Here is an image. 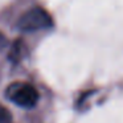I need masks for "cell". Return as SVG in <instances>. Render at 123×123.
<instances>
[{
    "mask_svg": "<svg viewBox=\"0 0 123 123\" xmlns=\"http://www.w3.org/2000/svg\"><path fill=\"white\" fill-rule=\"evenodd\" d=\"M7 98L20 107H33L38 102V91L35 86L25 82H15L6 91Z\"/></svg>",
    "mask_w": 123,
    "mask_h": 123,
    "instance_id": "2",
    "label": "cell"
},
{
    "mask_svg": "<svg viewBox=\"0 0 123 123\" xmlns=\"http://www.w3.org/2000/svg\"><path fill=\"white\" fill-rule=\"evenodd\" d=\"M53 25V19L49 15L48 11H45L41 7H35L27 11L19 19L17 27L24 32H35L40 29H46Z\"/></svg>",
    "mask_w": 123,
    "mask_h": 123,
    "instance_id": "1",
    "label": "cell"
},
{
    "mask_svg": "<svg viewBox=\"0 0 123 123\" xmlns=\"http://www.w3.org/2000/svg\"><path fill=\"white\" fill-rule=\"evenodd\" d=\"M0 123H13L11 112L1 105H0Z\"/></svg>",
    "mask_w": 123,
    "mask_h": 123,
    "instance_id": "3",
    "label": "cell"
},
{
    "mask_svg": "<svg viewBox=\"0 0 123 123\" xmlns=\"http://www.w3.org/2000/svg\"><path fill=\"white\" fill-rule=\"evenodd\" d=\"M6 45H7V38L3 33L0 32V48H3V46H6Z\"/></svg>",
    "mask_w": 123,
    "mask_h": 123,
    "instance_id": "4",
    "label": "cell"
}]
</instances>
